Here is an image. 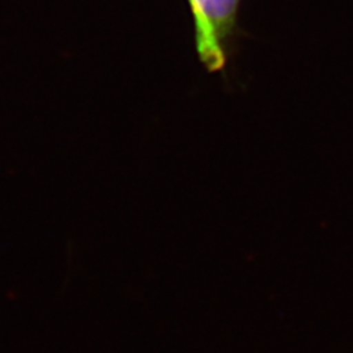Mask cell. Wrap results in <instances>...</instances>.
Segmentation results:
<instances>
[{"mask_svg":"<svg viewBox=\"0 0 353 353\" xmlns=\"http://www.w3.org/2000/svg\"><path fill=\"white\" fill-rule=\"evenodd\" d=\"M240 4L241 0H189L198 57L210 72L221 71L227 64Z\"/></svg>","mask_w":353,"mask_h":353,"instance_id":"obj_1","label":"cell"}]
</instances>
